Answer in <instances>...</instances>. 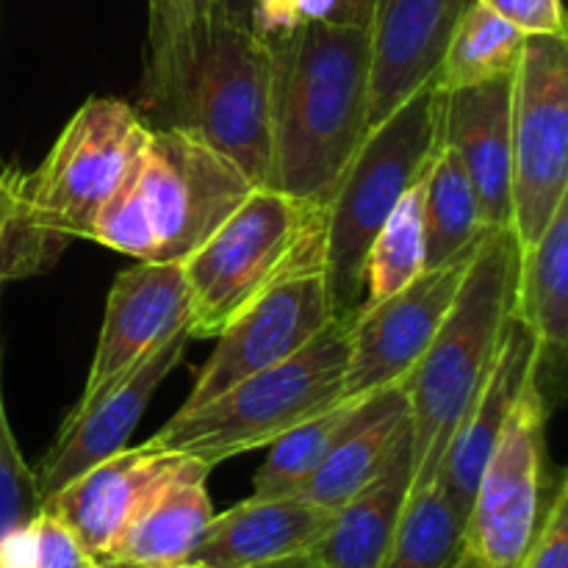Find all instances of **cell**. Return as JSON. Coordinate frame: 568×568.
Segmentation results:
<instances>
[{
	"label": "cell",
	"instance_id": "cell-37",
	"mask_svg": "<svg viewBox=\"0 0 568 568\" xmlns=\"http://www.w3.org/2000/svg\"><path fill=\"white\" fill-rule=\"evenodd\" d=\"M250 3L253 0H222V17L227 22H236V26H247Z\"/></svg>",
	"mask_w": 568,
	"mask_h": 568
},
{
	"label": "cell",
	"instance_id": "cell-5",
	"mask_svg": "<svg viewBox=\"0 0 568 568\" xmlns=\"http://www.w3.org/2000/svg\"><path fill=\"white\" fill-rule=\"evenodd\" d=\"M444 98L447 92L433 78L372 128L325 203L322 266L338 314L361 305L372 239L442 148Z\"/></svg>",
	"mask_w": 568,
	"mask_h": 568
},
{
	"label": "cell",
	"instance_id": "cell-21",
	"mask_svg": "<svg viewBox=\"0 0 568 568\" xmlns=\"http://www.w3.org/2000/svg\"><path fill=\"white\" fill-rule=\"evenodd\" d=\"M211 466L183 455L181 466L155 488L100 560H128L148 568L186 566L214 508L205 480Z\"/></svg>",
	"mask_w": 568,
	"mask_h": 568
},
{
	"label": "cell",
	"instance_id": "cell-40",
	"mask_svg": "<svg viewBox=\"0 0 568 568\" xmlns=\"http://www.w3.org/2000/svg\"><path fill=\"white\" fill-rule=\"evenodd\" d=\"M189 568H209V566H197V564H186Z\"/></svg>",
	"mask_w": 568,
	"mask_h": 568
},
{
	"label": "cell",
	"instance_id": "cell-13",
	"mask_svg": "<svg viewBox=\"0 0 568 568\" xmlns=\"http://www.w3.org/2000/svg\"><path fill=\"white\" fill-rule=\"evenodd\" d=\"M186 325L189 292L181 261H139L120 272L105 303L87 386L67 419L81 416L144 355Z\"/></svg>",
	"mask_w": 568,
	"mask_h": 568
},
{
	"label": "cell",
	"instance_id": "cell-4",
	"mask_svg": "<svg viewBox=\"0 0 568 568\" xmlns=\"http://www.w3.org/2000/svg\"><path fill=\"white\" fill-rule=\"evenodd\" d=\"M325 261V205L258 186L181 261L189 336L216 338L283 277Z\"/></svg>",
	"mask_w": 568,
	"mask_h": 568
},
{
	"label": "cell",
	"instance_id": "cell-33",
	"mask_svg": "<svg viewBox=\"0 0 568 568\" xmlns=\"http://www.w3.org/2000/svg\"><path fill=\"white\" fill-rule=\"evenodd\" d=\"M39 508H42V499H39L33 469L22 458L9 414H6L3 386H0V538L14 527L26 525L31 516H37Z\"/></svg>",
	"mask_w": 568,
	"mask_h": 568
},
{
	"label": "cell",
	"instance_id": "cell-19",
	"mask_svg": "<svg viewBox=\"0 0 568 568\" xmlns=\"http://www.w3.org/2000/svg\"><path fill=\"white\" fill-rule=\"evenodd\" d=\"M336 510L297 494L250 497L211 516L189 564L209 568H253L311 552L333 527Z\"/></svg>",
	"mask_w": 568,
	"mask_h": 568
},
{
	"label": "cell",
	"instance_id": "cell-18",
	"mask_svg": "<svg viewBox=\"0 0 568 568\" xmlns=\"http://www.w3.org/2000/svg\"><path fill=\"white\" fill-rule=\"evenodd\" d=\"M510 83L514 78L466 87L444 98L442 144L455 150L475 189L488 231L510 227Z\"/></svg>",
	"mask_w": 568,
	"mask_h": 568
},
{
	"label": "cell",
	"instance_id": "cell-39",
	"mask_svg": "<svg viewBox=\"0 0 568 568\" xmlns=\"http://www.w3.org/2000/svg\"><path fill=\"white\" fill-rule=\"evenodd\" d=\"M449 568H480V566H477L475 560L469 558V555H466V552H460V555H458V560H455V564L449 566Z\"/></svg>",
	"mask_w": 568,
	"mask_h": 568
},
{
	"label": "cell",
	"instance_id": "cell-17",
	"mask_svg": "<svg viewBox=\"0 0 568 568\" xmlns=\"http://www.w3.org/2000/svg\"><path fill=\"white\" fill-rule=\"evenodd\" d=\"M181 453L153 449L148 444L125 447L67 483L42 508L59 516L75 532L89 560H100L109 555L111 544L148 503L150 494L181 466Z\"/></svg>",
	"mask_w": 568,
	"mask_h": 568
},
{
	"label": "cell",
	"instance_id": "cell-15",
	"mask_svg": "<svg viewBox=\"0 0 568 568\" xmlns=\"http://www.w3.org/2000/svg\"><path fill=\"white\" fill-rule=\"evenodd\" d=\"M471 0H375L369 33V131L442 70Z\"/></svg>",
	"mask_w": 568,
	"mask_h": 568
},
{
	"label": "cell",
	"instance_id": "cell-34",
	"mask_svg": "<svg viewBox=\"0 0 568 568\" xmlns=\"http://www.w3.org/2000/svg\"><path fill=\"white\" fill-rule=\"evenodd\" d=\"M519 568H568V483L560 480L558 491L541 514Z\"/></svg>",
	"mask_w": 568,
	"mask_h": 568
},
{
	"label": "cell",
	"instance_id": "cell-35",
	"mask_svg": "<svg viewBox=\"0 0 568 568\" xmlns=\"http://www.w3.org/2000/svg\"><path fill=\"white\" fill-rule=\"evenodd\" d=\"M525 37H568L564 0H477Z\"/></svg>",
	"mask_w": 568,
	"mask_h": 568
},
{
	"label": "cell",
	"instance_id": "cell-20",
	"mask_svg": "<svg viewBox=\"0 0 568 568\" xmlns=\"http://www.w3.org/2000/svg\"><path fill=\"white\" fill-rule=\"evenodd\" d=\"M222 20V0H150L139 87L150 128H175L181 122L189 89Z\"/></svg>",
	"mask_w": 568,
	"mask_h": 568
},
{
	"label": "cell",
	"instance_id": "cell-28",
	"mask_svg": "<svg viewBox=\"0 0 568 568\" xmlns=\"http://www.w3.org/2000/svg\"><path fill=\"white\" fill-rule=\"evenodd\" d=\"M464 552V519L436 480L410 488L381 568H449Z\"/></svg>",
	"mask_w": 568,
	"mask_h": 568
},
{
	"label": "cell",
	"instance_id": "cell-24",
	"mask_svg": "<svg viewBox=\"0 0 568 568\" xmlns=\"http://www.w3.org/2000/svg\"><path fill=\"white\" fill-rule=\"evenodd\" d=\"M510 320L521 322L549 353L568 344V194L530 247L519 250Z\"/></svg>",
	"mask_w": 568,
	"mask_h": 568
},
{
	"label": "cell",
	"instance_id": "cell-2",
	"mask_svg": "<svg viewBox=\"0 0 568 568\" xmlns=\"http://www.w3.org/2000/svg\"><path fill=\"white\" fill-rule=\"evenodd\" d=\"M519 244L510 227L486 233L433 342L399 383L408 399L414 483L436 480L460 416L480 388L510 316Z\"/></svg>",
	"mask_w": 568,
	"mask_h": 568
},
{
	"label": "cell",
	"instance_id": "cell-11",
	"mask_svg": "<svg viewBox=\"0 0 568 568\" xmlns=\"http://www.w3.org/2000/svg\"><path fill=\"white\" fill-rule=\"evenodd\" d=\"M336 316L325 266L316 264L283 277L227 322L178 414L203 408L244 377L292 358Z\"/></svg>",
	"mask_w": 568,
	"mask_h": 568
},
{
	"label": "cell",
	"instance_id": "cell-29",
	"mask_svg": "<svg viewBox=\"0 0 568 568\" xmlns=\"http://www.w3.org/2000/svg\"><path fill=\"white\" fill-rule=\"evenodd\" d=\"M422 181L425 175L399 197V203L372 239L364 264V303H381L392 297L427 270L425 231H422Z\"/></svg>",
	"mask_w": 568,
	"mask_h": 568
},
{
	"label": "cell",
	"instance_id": "cell-25",
	"mask_svg": "<svg viewBox=\"0 0 568 568\" xmlns=\"http://www.w3.org/2000/svg\"><path fill=\"white\" fill-rule=\"evenodd\" d=\"M422 231L425 266H438L475 247L488 231L480 220L475 189L464 164L447 144L438 148L422 181Z\"/></svg>",
	"mask_w": 568,
	"mask_h": 568
},
{
	"label": "cell",
	"instance_id": "cell-26",
	"mask_svg": "<svg viewBox=\"0 0 568 568\" xmlns=\"http://www.w3.org/2000/svg\"><path fill=\"white\" fill-rule=\"evenodd\" d=\"M527 37L508 20L471 0L455 26L436 83L442 92L514 78Z\"/></svg>",
	"mask_w": 568,
	"mask_h": 568
},
{
	"label": "cell",
	"instance_id": "cell-3",
	"mask_svg": "<svg viewBox=\"0 0 568 568\" xmlns=\"http://www.w3.org/2000/svg\"><path fill=\"white\" fill-rule=\"evenodd\" d=\"M353 316L355 308L338 314L292 358L244 377L203 408L175 414L144 444L189 455L214 469L236 455L270 447L297 425L325 414L342 403Z\"/></svg>",
	"mask_w": 568,
	"mask_h": 568
},
{
	"label": "cell",
	"instance_id": "cell-16",
	"mask_svg": "<svg viewBox=\"0 0 568 568\" xmlns=\"http://www.w3.org/2000/svg\"><path fill=\"white\" fill-rule=\"evenodd\" d=\"M544 366V349L521 322H505L503 338H499L497 355L483 377L480 388L471 397L469 408L460 416L449 447L438 466L436 483L444 488L447 499L458 516H469L471 499H475L477 483H480L483 466L514 410L516 399L525 392L530 377H536Z\"/></svg>",
	"mask_w": 568,
	"mask_h": 568
},
{
	"label": "cell",
	"instance_id": "cell-9",
	"mask_svg": "<svg viewBox=\"0 0 568 568\" xmlns=\"http://www.w3.org/2000/svg\"><path fill=\"white\" fill-rule=\"evenodd\" d=\"M547 405L541 372L516 399L471 499L464 552L480 568H519L541 519Z\"/></svg>",
	"mask_w": 568,
	"mask_h": 568
},
{
	"label": "cell",
	"instance_id": "cell-7",
	"mask_svg": "<svg viewBox=\"0 0 568 568\" xmlns=\"http://www.w3.org/2000/svg\"><path fill=\"white\" fill-rule=\"evenodd\" d=\"M510 233L530 247L568 194V37H527L510 83Z\"/></svg>",
	"mask_w": 568,
	"mask_h": 568
},
{
	"label": "cell",
	"instance_id": "cell-14",
	"mask_svg": "<svg viewBox=\"0 0 568 568\" xmlns=\"http://www.w3.org/2000/svg\"><path fill=\"white\" fill-rule=\"evenodd\" d=\"M189 342H192V336H189L186 325L172 333L166 342H161L153 353L144 355L120 383H114L81 416L61 422L53 444L33 469L42 505L53 494H59L67 483H72L83 471L103 464L105 458L128 447V438L136 430L144 408L159 392L161 383L181 364Z\"/></svg>",
	"mask_w": 568,
	"mask_h": 568
},
{
	"label": "cell",
	"instance_id": "cell-6",
	"mask_svg": "<svg viewBox=\"0 0 568 568\" xmlns=\"http://www.w3.org/2000/svg\"><path fill=\"white\" fill-rule=\"evenodd\" d=\"M148 136L150 125L131 103L89 98L61 128L42 164L22 172L28 222L64 247L89 239L94 214Z\"/></svg>",
	"mask_w": 568,
	"mask_h": 568
},
{
	"label": "cell",
	"instance_id": "cell-22",
	"mask_svg": "<svg viewBox=\"0 0 568 568\" xmlns=\"http://www.w3.org/2000/svg\"><path fill=\"white\" fill-rule=\"evenodd\" d=\"M414 483L410 425L383 469L336 510L333 527L311 552L325 568H381Z\"/></svg>",
	"mask_w": 568,
	"mask_h": 568
},
{
	"label": "cell",
	"instance_id": "cell-41",
	"mask_svg": "<svg viewBox=\"0 0 568 568\" xmlns=\"http://www.w3.org/2000/svg\"><path fill=\"white\" fill-rule=\"evenodd\" d=\"M178 568H189V566H178Z\"/></svg>",
	"mask_w": 568,
	"mask_h": 568
},
{
	"label": "cell",
	"instance_id": "cell-36",
	"mask_svg": "<svg viewBox=\"0 0 568 568\" xmlns=\"http://www.w3.org/2000/svg\"><path fill=\"white\" fill-rule=\"evenodd\" d=\"M253 568H325V566H322V560L316 558L314 552H303V555H292V558L270 560V564H258Z\"/></svg>",
	"mask_w": 568,
	"mask_h": 568
},
{
	"label": "cell",
	"instance_id": "cell-23",
	"mask_svg": "<svg viewBox=\"0 0 568 568\" xmlns=\"http://www.w3.org/2000/svg\"><path fill=\"white\" fill-rule=\"evenodd\" d=\"M408 427V399L403 386H388L372 394L347 436L331 449L320 469L297 488V497L322 508L338 510L358 494L392 455L394 444Z\"/></svg>",
	"mask_w": 568,
	"mask_h": 568
},
{
	"label": "cell",
	"instance_id": "cell-12",
	"mask_svg": "<svg viewBox=\"0 0 568 568\" xmlns=\"http://www.w3.org/2000/svg\"><path fill=\"white\" fill-rule=\"evenodd\" d=\"M480 242L444 264L427 266L392 297L355 308L342 399H364L405 381L453 308Z\"/></svg>",
	"mask_w": 568,
	"mask_h": 568
},
{
	"label": "cell",
	"instance_id": "cell-1",
	"mask_svg": "<svg viewBox=\"0 0 568 568\" xmlns=\"http://www.w3.org/2000/svg\"><path fill=\"white\" fill-rule=\"evenodd\" d=\"M264 44L272 75L270 186L325 205L369 133V33L300 22L264 37Z\"/></svg>",
	"mask_w": 568,
	"mask_h": 568
},
{
	"label": "cell",
	"instance_id": "cell-31",
	"mask_svg": "<svg viewBox=\"0 0 568 568\" xmlns=\"http://www.w3.org/2000/svg\"><path fill=\"white\" fill-rule=\"evenodd\" d=\"M22 172L20 166L0 170V283L39 275L67 250L28 222L20 197Z\"/></svg>",
	"mask_w": 568,
	"mask_h": 568
},
{
	"label": "cell",
	"instance_id": "cell-32",
	"mask_svg": "<svg viewBox=\"0 0 568 568\" xmlns=\"http://www.w3.org/2000/svg\"><path fill=\"white\" fill-rule=\"evenodd\" d=\"M89 555L55 514L39 508L0 538V568H87Z\"/></svg>",
	"mask_w": 568,
	"mask_h": 568
},
{
	"label": "cell",
	"instance_id": "cell-8",
	"mask_svg": "<svg viewBox=\"0 0 568 568\" xmlns=\"http://www.w3.org/2000/svg\"><path fill=\"white\" fill-rule=\"evenodd\" d=\"M175 128L197 133L255 186H270L272 75L264 39L247 26L222 20Z\"/></svg>",
	"mask_w": 568,
	"mask_h": 568
},
{
	"label": "cell",
	"instance_id": "cell-42",
	"mask_svg": "<svg viewBox=\"0 0 568 568\" xmlns=\"http://www.w3.org/2000/svg\"><path fill=\"white\" fill-rule=\"evenodd\" d=\"M0 170H3V164H0Z\"/></svg>",
	"mask_w": 568,
	"mask_h": 568
},
{
	"label": "cell",
	"instance_id": "cell-10",
	"mask_svg": "<svg viewBox=\"0 0 568 568\" xmlns=\"http://www.w3.org/2000/svg\"><path fill=\"white\" fill-rule=\"evenodd\" d=\"M142 189L155 231L153 261H183L258 186L189 128H150Z\"/></svg>",
	"mask_w": 568,
	"mask_h": 568
},
{
	"label": "cell",
	"instance_id": "cell-38",
	"mask_svg": "<svg viewBox=\"0 0 568 568\" xmlns=\"http://www.w3.org/2000/svg\"><path fill=\"white\" fill-rule=\"evenodd\" d=\"M89 568H148V566L128 564V560H92Z\"/></svg>",
	"mask_w": 568,
	"mask_h": 568
},
{
	"label": "cell",
	"instance_id": "cell-30",
	"mask_svg": "<svg viewBox=\"0 0 568 568\" xmlns=\"http://www.w3.org/2000/svg\"><path fill=\"white\" fill-rule=\"evenodd\" d=\"M142 159L144 148L133 155L116 186L111 189V194L94 214L89 242H98L136 261H153L155 231L148 214V203H144Z\"/></svg>",
	"mask_w": 568,
	"mask_h": 568
},
{
	"label": "cell",
	"instance_id": "cell-43",
	"mask_svg": "<svg viewBox=\"0 0 568 568\" xmlns=\"http://www.w3.org/2000/svg\"><path fill=\"white\" fill-rule=\"evenodd\" d=\"M89 564H92V560H89ZM87 568H89V566H87Z\"/></svg>",
	"mask_w": 568,
	"mask_h": 568
},
{
	"label": "cell",
	"instance_id": "cell-27",
	"mask_svg": "<svg viewBox=\"0 0 568 568\" xmlns=\"http://www.w3.org/2000/svg\"><path fill=\"white\" fill-rule=\"evenodd\" d=\"M372 397V394H369ZM342 399L325 414L303 422L286 436L270 444V455L255 471L253 497H283L294 494L331 455V449L349 433V427L364 414L366 399Z\"/></svg>",
	"mask_w": 568,
	"mask_h": 568
}]
</instances>
